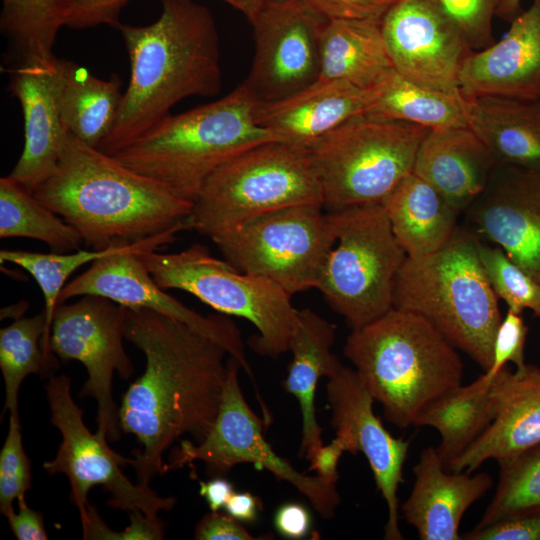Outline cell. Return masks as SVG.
I'll return each instance as SVG.
<instances>
[{
	"instance_id": "1",
	"label": "cell",
	"mask_w": 540,
	"mask_h": 540,
	"mask_svg": "<svg viewBox=\"0 0 540 540\" xmlns=\"http://www.w3.org/2000/svg\"><path fill=\"white\" fill-rule=\"evenodd\" d=\"M124 337L146 365L122 397L119 424L143 447L131 465L137 483L149 486L167 472L163 454L176 440L189 434L200 442L211 429L230 356L189 325L147 308H128Z\"/></svg>"
},
{
	"instance_id": "2",
	"label": "cell",
	"mask_w": 540,
	"mask_h": 540,
	"mask_svg": "<svg viewBox=\"0 0 540 540\" xmlns=\"http://www.w3.org/2000/svg\"><path fill=\"white\" fill-rule=\"evenodd\" d=\"M148 25L119 23L130 78L112 131L98 147L114 155L191 96L213 97L222 87L219 37L210 10L194 0H160Z\"/></svg>"
},
{
	"instance_id": "3",
	"label": "cell",
	"mask_w": 540,
	"mask_h": 540,
	"mask_svg": "<svg viewBox=\"0 0 540 540\" xmlns=\"http://www.w3.org/2000/svg\"><path fill=\"white\" fill-rule=\"evenodd\" d=\"M33 195L93 250L164 232L187 220L193 207L159 181L71 134L56 169Z\"/></svg>"
},
{
	"instance_id": "4",
	"label": "cell",
	"mask_w": 540,
	"mask_h": 540,
	"mask_svg": "<svg viewBox=\"0 0 540 540\" xmlns=\"http://www.w3.org/2000/svg\"><path fill=\"white\" fill-rule=\"evenodd\" d=\"M343 353L399 428L414 426L428 405L462 384L456 348L424 319L395 308L352 330Z\"/></svg>"
},
{
	"instance_id": "5",
	"label": "cell",
	"mask_w": 540,
	"mask_h": 540,
	"mask_svg": "<svg viewBox=\"0 0 540 540\" xmlns=\"http://www.w3.org/2000/svg\"><path fill=\"white\" fill-rule=\"evenodd\" d=\"M257 103L241 83L216 101L167 116L112 156L193 202L206 180L227 161L276 141L255 121Z\"/></svg>"
},
{
	"instance_id": "6",
	"label": "cell",
	"mask_w": 540,
	"mask_h": 540,
	"mask_svg": "<svg viewBox=\"0 0 540 540\" xmlns=\"http://www.w3.org/2000/svg\"><path fill=\"white\" fill-rule=\"evenodd\" d=\"M477 244L478 238L459 226L439 250L406 257L395 279L393 308L427 321L485 372L502 315Z\"/></svg>"
},
{
	"instance_id": "7",
	"label": "cell",
	"mask_w": 540,
	"mask_h": 540,
	"mask_svg": "<svg viewBox=\"0 0 540 540\" xmlns=\"http://www.w3.org/2000/svg\"><path fill=\"white\" fill-rule=\"evenodd\" d=\"M308 203L323 205L308 150L270 141L219 167L193 201L187 222L212 239L266 213Z\"/></svg>"
},
{
	"instance_id": "8",
	"label": "cell",
	"mask_w": 540,
	"mask_h": 540,
	"mask_svg": "<svg viewBox=\"0 0 540 540\" xmlns=\"http://www.w3.org/2000/svg\"><path fill=\"white\" fill-rule=\"evenodd\" d=\"M429 131L418 124L363 113L316 141L307 150L324 209L380 204L413 172L417 151Z\"/></svg>"
},
{
	"instance_id": "9",
	"label": "cell",
	"mask_w": 540,
	"mask_h": 540,
	"mask_svg": "<svg viewBox=\"0 0 540 540\" xmlns=\"http://www.w3.org/2000/svg\"><path fill=\"white\" fill-rule=\"evenodd\" d=\"M154 281L164 290L188 292L221 314L248 320L258 331L250 346L276 358L289 349L298 322L291 295L263 277L241 272L194 243L174 253L139 254Z\"/></svg>"
},
{
	"instance_id": "10",
	"label": "cell",
	"mask_w": 540,
	"mask_h": 540,
	"mask_svg": "<svg viewBox=\"0 0 540 540\" xmlns=\"http://www.w3.org/2000/svg\"><path fill=\"white\" fill-rule=\"evenodd\" d=\"M326 213L335 244L317 289L352 330L359 329L393 309L395 279L407 255L381 204Z\"/></svg>"
},
{
	"instance_id": "11",
	"label": "cell",
	"mask_w": 540,
	"mask_h": 540,
	"mask_svg": "<svg viewBox=\"0 0 540 540\" xmlns=\"http://www.w3.org/2000/svg\"><path fill=\"white\" fill-rule=\"evenodd\" d=\"M324 210L318 203L281 208L211 240L234 268L268 279L293 296L317 289L335 244Z\"/></svg>"
},
{
	"instance_id": "12",
	"label": "cell",
	"mask_w": 540,
	"mask_h": 540,
	"mask_svg": "<svg viewBox=\"0 0 540 540\" xmlns=\"http://www.w3.org/2000/svg\"><path fill=\"white\" fill-rule=\"evenodd\" d=\"M51 424L58 428L62 441L54 459L43 463L50 475L65 474L69 480L70 500L79 511L82 525L88 521V493L102 485L110 494L107 504L128 514L141 511L157 518L160 510L169 511L174 497H161L150 486L132 483L121 466L133 459L122 457L108 445L105 435L92 434L83 421V410L74 402L71 379L67 375L51 376L45 385Z\"/></svg>"
},
{
	"instance_id": "13",
	"label": "cell",
	"mask_w": 540,
	"mask_h": 540,
	"mask_svg": "<svg viewBox=\"0 0 540 540\" xmlns=\"http://www.w3.org/2000/svg\"><path fill=\"white\" fill-rule=\"evenodd\" d=\"M240 368L236 359L228 358L222 398L211 429L197 444L181 441L180 446L170 453L167 471L202 461L206 464L207 474L214 477L224 476L235 465L251 463L295 486L321 517L331 519L341 501L336 484L297 471L274 452L263 435L264 419L252 411L243 396L238 375Z\"/></svg>"
},
{
	"instance_id": "14",
	"label": "cell",
	"mask_w": 540,
	"mask_h": 540,
	"mask_svg": "<svg viewBox=\"0 0 540 540\" xmlns=\"http://www.w3.org/2000/svg\"><path fill=\"white\" fill-rule=\"evenodd\" d=\"M190 230L187 220L159 234L126 241L117 250L93 261L90 267L63 288L59 303L83 296L97 295L128 308H147L179 320L222 346L230 357L254 381L241 331L225 314L204 316L167 294L152 278L139 257L157 251L175 241L178 233ZM255 382V381H254Z\"/></svg>"
},
{
	"instance_id": "15",
	"label": "cell",
	"mask_w": 540,
	"mask_h": 540,
	"mask_svg": "<svg viewBox=\"0 0 540 540\" xmlns=\"http://www.w3.org/2000/svg\"><path fill=\"white\" fill-rule=\"evenodd\" d=\"M128 307L97 295H83L55 309L50 350L62 361L76 360L87 370L80 395L97 401V432L120 438L119 408L112 397L114 373L129 380L134 368L123 339Z\"/></svg>"
},
{
	"instance_id": "16",
	"label": "cell",
	"mask_w": 540,
	"mask_h": 540,
	"mask_svg": "<svg viewBox=\"0 0 540 540\" xmlns=\"http://www.w3.org/2000/svg\"><path fill=\"white\" fill-rule=\"evenodd\" d=\"M326 21L303 0L265 1L250 22L255 54L242 82L257 102L284 99L318 80Z\"/></svg>"
},
{
	"instance_id": "17",
	"label": "cell",
	"mask_w": 540,
	"mask_h": 540,
	"mask_svg": "<svg viewBox=\"0 0 540 540\" xmlns=\"http://www.w3.org/2000/svg\"><path fill=\"white\" fill-rule=\"evenodd\" d=\"M394 69L409 81L462 96L459 76L473 50L438 0H399L382 18Z\"/></svg>"
},
{
	"instance_id": "18",
	"label": "cell",
	"mask_w": 540,
	"mask_h": 540,
	"mask_svg": "<svg viewBox=\"0 0 540 540\" xmlns=\"http://www.w3.org/2000/svg\"><path fill=\"white\" fill-rule=\"evenodd\" d=\"M327 398L332 411L331 424L347 452L365 455L377 489L388 509L384 539L402 540L399 527L398 489L410 441L393 437L374 414V399L355 369L340 363L327 378Z\"/></svg>"
},
{
	"instance_id": "19",
	"label": "cell",
	"mask_w": 540,
	"mask_h": 540,
	"mask_svg": "<svg viewBox=\"0 0 540 540\" xmlns=\"http://www.w3.org/2000/svg\"><path fill=\"white\" fill-rule=\"evenodd\" d=\"M465 228L497 245L540 283V171L497 163L463 212Z\"/></svg>"
},
{
	"instance_id": "20",
	"label": "cell",
	"mask_w": 540,
	"mask_h": 540,
	"mask_svg": "<svg viewBox=\"0 0 540 540\" xmlns=\"http://www.w3.org/2000/svg\"><path fill=\"white\" fill-rule=\"evenodd\" d=\"M8 72L24 118L23 151L8 176L33 194L56 169L69 136L60 111L63 59L13 63Z\"/></svg>"
},
{
	"instance_id": "21",
	"label": "cell",
	"mask_w": 540,
	"mask_h": 540,
	"mask_svg": "<svg viewBox=\"0 0 540 540\" xmlns=\"http://www.w3.org/2000/svg\"><path fill=\"white\" fill-rule=\"evenodd\" d=\"M498 42L473 51L460 72L464 98L540 101V0L511 22Z\"/></svg>"
},
{
	"instance_id": "22",
	"label": "cell",
	"mask_w": 540,
	"mask_h": 540,
	"mask_svg": "<svg viewBox=\"0 0 540 540\" xmlns=\"http://www.w3.org/2000/svg\"><path fill=\"white\" fill-rule=\"evenodd\" d=\"M496 415L484 432L451 465L470 472L487 460L514 457L540 443V368L526 364L498 372L493 381Z\"/></svg>"
},
{
	"instance_id": "23",
	"label": "cell",
	"mask_w": 540,
	"mask_h": 540,
	"mask_svg": "<svg viewBox=\"0 0 540 540\" xmlns=\"http://www.w3.org/2000/svg\"><path fill=\"white\" fill-rule=\"evenodd\" d=\"M375 87L363 89L341 80H317L284 99L258 102L257 124L276 141L308 149L351 118L365 113Z\"/></svg>"
},
{
	"instance_id": "24",
	"label": "cell",
	"mask_w": 540,
	"mask_h": 540,
	"mask_svg": "<svg viewBox=\"0 0 540 540\" xmlns=\"http://www.w3.org/2000/svg\"><path fill=\"white\" fill-rule=\"evenodd\" d=\"M414 485L400 510L421 540H459V526L467 509L492 487L486 472L445 469L435 447L421 451L413 467Z\"/></svg>"
},
{
	"instance_id": "25",
	"label": "cell",
	"mask_w": 540,
	"mask_h": 540,
	"mask_svg": "<svg viewBox=\"0 0 540 540\" xmlns=\"http://www.w3.org/2000/svg\"><path fill=\"white\" fill-rule=\"evenodd\" d=\"M496 164L469 126L457 127L429 131L417 151L413 173L462 215L483 191Z\"/></svg>"
},
{
	"instance_id": "26",
	"label": "cell",
	"mask_w": 540,
	"mask_h": 540,
	"mask_svg": "<svg viewBox=\"0 0 540 540\" xmlns=\"http://www.w3.org/2000/svg\"><path fill=\"white\" fill-rule=\"evenodd\" d=\"M335 338L334 324L309 308L298 310V322L288 349L292 361L283 386L299 403L302 416L299 457L307 460L323 445L322 428L315 412V393L319 380L330 377L341 363L331 352Z\"/></svg>"
},
{
	"instance_id": "27",
	"label": "cell",
	"mask_w": 540,
	"mask_h": 540,
	"mask_svg": "<svg viewBox=\"0 0 540 540\" xmlns=\"http://www.w3.org/2000/svg\"><path fill=\"white\" fill-rule=\"evenodd\" d=\"M380 204L407 257H422L439 250L459 227L461 213L413 172Z\"/></svg>"
},
{
	"instance_id": "28",
	"label": "cell",
	"mask_w": 540,
	"mask_h": 540,
	"mask_svg": "<svg viewBox=\"0 0 540 540\" xmlns=\"http://www.w3.org/2000/svg\"><path fill=\"white\" fill-rule=\"evenodd\" d=\"M381 24L382 18L327 20L318 80H341L363 89L378 86L395 70Z\"/></svg>"
},
{
	"instance_id": "29",
	"label": "cell",
	"mask_w": 540,
	"mask_h": 540,
	"mask_svg": "<svg viewBox=\"0 0 540 540\" xmlns=\"http://www.w3.org/2000/svg\"><path fill=\"white\" fill-rule=\"evenodd\" d=\"M464 99L469 127L497 163L540 171V101Z\"/></svg>"
},
{
	"instance_id": "30",
	"label": "cell",
	"mask_w": 540,
	"mask_h": 540,
	"mask_svg": "<svg viewBox=\"0 0 540 540\" xmlns=\"http://www.w3.org/2000/svg\"><path fill=\"white\" fill-rule=\"evenodd\" d=\"M493 381L484 372L437 398L416 419L414 426L438 431L441 440L436 450L446 470L493 421L497 410Z\"/></svg>"
},
{
	"instance_id": "31",
	"label": "cell",
	"mask_w": 540,
	"mask_h": 540,
	"mask_svg": "<svg viewBox=\"0 0 540 540\" xmlns=\"http://www.w3.org/2000/svg\"><path fill=\"white\" fill-rule=\"evenodd\" d=\"M121 80L92 75L85 67L63 59L60 111L67 132L98 148L112 131L122 103Z\"/></svg>"
},
{
	"instance_id": "32",
	"label": "cell",
	"mask_w": 540,
	"mask_h": 540,
	"mask_svg": "<svg viewBox=\"0 0 540 540\" xmlns=\"http://www.w3.org/2000/svg\"><path fill=\"white\" fill-rule=\"evenodd\" d=\"M364 114L418 124L430 130L469 126L463 96L415 84L395 70L375 87V95Z\"/></svg>"
},
{
	"instance_id": "33",
	"label": "cell",
	"mask_w": 540,
	"mask_h": 540,
	"mask_svg": "<svg viewBox=\"0 0 540 540\" xmlns=\"http://www.w3.org/2000/svg\"><path fill=\"white\" fill-rule=\"evenodd\" d=\"M74 0H1L0 30L14 62L47 61Z\"/></svg>"
},
{
	"instance_id": "34",
	"label": "cell",
	"mask_w": 540,
	"mask_h": 540,
	"mask_svg": "<svg viewBox=\"0 0 540 540\" xmlns=\"http://www.w3.org/2000/svg\"><path fill=\"white\" fill-rule=\"evenodd\" d=\"M0 237L30 238L52 252L79 250L80 234L8 175L0 179Z\"/></svg>"
},
{
	"instance_id": "35",
	"label": "cell",
	"mask_w": 540,
	"mask_h": 540,
	"mask_svg": "<svg viewBox=\"0 0 540 540\" xmlns=\"http://www.w3.org/2000/svg\"><path fill=\"white\" fill-rule=\"evenodd\" d=\"M44 329L42 311L32 317L17 318L0 330V369L5 385L3 412L19 413V391L28 375L51 377L41 347Z\"/></svg>"
},
{
	"instance_id": "36",
	"label": "cell",
	"mask_w": 540,
	"mask_h": 540,
	"mask_svg": "<svg viewBox=\"0 0 540 540\" xmlns=\"http://www.w3.org/2000/svg\"><path fill=\"white\" fill-rule=\"evenodd\" d=\"M498 464L496 491L476 527L510 517L540 514V443Z\"/></svg>"
},
{
	"instance_id": "37",
	"label": "cell",
	"mask_w": 540,
	"mask_h": 540,
	"mask_svg": "<svg viewBox=\"0 0 540 540\" xmlns=\"http://www.w3.org/2000/svg\"><path fill=\"white\" fill-rule=\"evenodd\" d=\"M478 255L487 280L497 296L508 309L522 314L532 311L540 319V283L518 266L497 245L478 239Z\"/></svg>"
},
{
	"instance_id": "38",
	"label": "cell",
	"mask_w": 540,
	"mask_h": 540,
	"mask_svg": "<svg viewBox=\"0 0 540 540\" xmlns=\"http://www.w3.org/2000/svg\"><path fill=\"white\" fill-rule=\"evenodd\" d=\"M31 488V462L21 433L19 413H10L9 429L0 452V511L6 517L13 502L25 499Z\"/></svg>"
},
{
	"instance_id": "39",
	"label": "cell",
	"mask_w": 540,
	"mask_h": 540,
	"mask_svg": "<svg viewBox=\"0 0 540 540\" xmlns=\"http://www.w3.org/2000/svg\"><path fill=\"white\" fill-rule=\"evenodd\" d=\"M130 0H74L67 16L66 26L86 29L99 25L117 27L120 13ZM251 22L266 0H222Z\"/></svg>"
},
{
	"instance_id": "40",
	"label": "cell",
	"mask_w": 540,
	"mask_h": 540,
	"mask_svg": "<svg viewBox=\"0 0 540 540\" xmlns=\"http://www.w3.org/2000/svg\"><path fill=\"white\" fill-rule=\"evenodd\" d=\"M453 17L473 51L492 45L496 0H438Z\"/></svg>"
},
{
	"instance_id": "41",
	"label": "cell",
	"mask_w": 540,
	"mask_h": 540,
	"mask_svg": "<svg viewBox=\"0 0 540 540\" xmlns=\"http://www.w3.org/2000/svg\"><path fill=\"white\" fill-rule=\"evenodd\" d=\"M528 327L523 317L508 309L507 313L497 328L492 352L491 367L485 371L487 376L494 379L500 370L506 367L507 363L515 364L516 369L523 368L526 363L524 359V347Z\"/></svg>"
},
{
	"instance_id": "42",
	"label": "cell",
	"mask_w": 540,
	"mask_h": 540,
	"mask_svg": "<svg viewBox=\"0 0 540 540\" xmlns=\"http://www.w3.org/2000/svg\"><path fill=\"white\" fill-rule=\"evenodd\" d=\"M467 540H540V514L521 515L475 527L465 533Z\"/></svg>"
},
{
	"instance_id": "43",
	"label": "cell",
	"mask_w": 540,
	"mask_h": 540,
	"mask_svg": "<svg viewBox=\"0 0 540 540\" xmlns=\"http://www.w3.org/2000/svg\"><path fill=\"white\" fill-rule=\"evenodd\" d=\"M327 20L383 18L399 0H303Z\"/></svg>"
},
{
	"instance_id": "44",
	"label": "cell",
	"mask_w": 540,
	"mask_h": 540,
	"mask_svg": "<svg viewBox=\"0 0 540 540\" xmlns=\"http://www.w3.org/2000/svg\"><path fill=\"white\" fill-rule=\"evenodd\" d=\"M197 540H255L240 521L232 516L211 511L197 523L194 532Z\"/></svg>"
},
{
	"instance_id": "45",
	"label": "cell",
	"mask_w": 540,
	"mask_h": 540,
	"mask_svg": "<svg viewBox=\"0 0 540 540\" xmlns=\"http://www.w3.org/2000/svg\"><path fill=\"white\" fill-rule=\"evenodd\" d=\"M311 525V514L300 503H284L275 511L274 526L277 532L287 539L298 540L308 536Z\"/></svg>"
},
{
	"instance_id": "46",
	"label": "cell",
	"mask_w": 540,
	"mask_h": 540,
	"mask_svg": "<svg viewBox=\"0 0 540 540\" xmlns=\"http://www.w3.org/2000/svg\"><path fill=\"white\" fill-rule=\"evenodd\" d=\"M10 529L18 540H47L42 512L30 508L25 499L18 500V511L9 513Z\"/></svg>"
},
{
	"instance_id": "47",
	"label": "cell",
	"mask_w": 540,
	"mask_h": 540,
	"mask_svg": "<svg viewBox=\"0 0 540 540\" xmlns=\"http://www.w3.org/2000/svg\"><path fill=\"white\" fill-rule=\"evenodd\" d=\"M344 452H347L344 442L335 437L329 444L322 445L313 453L309 459V471H315L317 476L326 482L336 484L338 480L337 466Z\"/></svg>"
},
{
	"instance_id": "48",
	"label": "cell",
	"mask_w": 540,
	"mask_h": 540,
	"mask_svg": "<svg viewBox=\"0 0 540 540\" xmlns=\"http://www.w3.org/2000/svg\"><path fill=\"white\" fill-rule=\"evenodd\" d=\"M225 510L240 522L251 523L262 509L261 500L250 492H234L225 505Z\"/></svg>"
},
{
	"instance_id": "49",
	"label": "cell",
	"mask_w": 540,
	"mask_h": 540,
	"mask_svg": "<svg viewBox=\"0 0 540 540\" xmlns=\"http://www.w3.org/2000/svg\"><path fill=\"white\" fill-rule=\"evenodd\" d=\"M199 493L207 502L209 509L218 512L225 507L235 492L233 484L223 476H214L208 481H199Z\"/></svg>"
},
{
	"instance_id": "50",
	"label": "cell",
	"mask_w": 540,
	"mask_h": 540,
	"mask_svg": "<svg viewBox=\"0 0 540 540\" xmlns=\"http://www.w3.org/2000/svg\"><path fill=\"white\" fill-rule=\"evenodd\" d=\"M522 0H496L495 15L504 21L511 22L523 10Z\"/></svg>"
}]
</instances>
